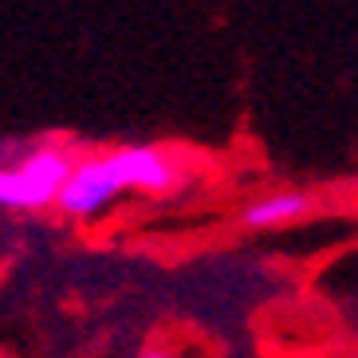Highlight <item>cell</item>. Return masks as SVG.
<instances>
[{
	"instance_id": "cell-3",
	"label": "cell",
	"mask_w": 358,
	"mask_h": 358,
	"mask_svg": "<svg viewBox=\"0 0 358 358\" xmlns=\"http://www.w3.org/2000/svg\"><path fill=\"white\" fill-rule=\"evenodd\" d=\"M315 209L311 193L303 189H272L256 197L248 209H244V229L252 232H272V229H287V224H299L307 213Z\"/></svg>"
},
{
	"instance_id": "cell-2",
	"label": "cell",
	"mask_w": 358,
	"mask_h": 358,
	"mask_svg": "<svg viewBox=\"0 0 358 358\" xmlns=\"http://www.w3.org/2000/svg\"><path fill=\"white\" fill-rule=\"evenodd\" d=\"M75 154L59 142L36 146H4L0 150V209L8 213H43L55 209L59 185Z\"/></svg>"
},
{
	"instance_id": "cell-1",
	"label": "cell",
	"mask_w": 358,
	"mask_h": 358,
	"mask_svg": "<svg viewBox=\"0 0 358 358\" xmlns=\"http://www.w3.org/2000/svg\"><path fill=\"white\" fill-rule=\"evenodd\" d=\"M181 181L178 158L162 146H115L103 154H83L67 169L55 209L71 221H99L127 197H162Z\"/></svg>"
},
{
	"instance_id": "cell-4",
	"label": "cell",
	"mask_w": 358,
	"mask_h": 358,
	"mask_svg": "<svg viewBox=\"0 0 358 358\" xmlns=\"http://www.w3.org/2000/svg\"><path fill=\"white\" fill-rule=\"evenodd\" d=\"M142 358H173V355H169V350H162V347H154V350H146Z\"/></svg>"
}]
</instances>
